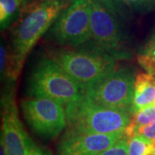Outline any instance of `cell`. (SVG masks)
<instances>
[{"instance_id": "obj_12", "label": "cell", "mask_w": 155, "mask_h": 155, "mask_svg": "<svg viewBox=\"0 0 155 155\" xmlns=\"http://www.w3.org/2000/svg\"><path fill=\"white\" fill-rule=\"evenodd\" d=\"M118 14L127 20L131 13H149L155 11V0H108Z\"/></svg>"}, {"instance_id": "obj_18", "label": "cell", "mask_w": 155, "mask_h": 155, "mask_svg": "<svg viewBox=\"0 0 155 155\" xmlns=\"http://www.w3.org/2000/svg\"><path fill=\"white\" fill-rule=\"evenodd\" d=\"M97 155H127V137L124 134L110 147L104 150Z\"/></svg>"}, {"instance_id": "obj_16", "label": "cell", "mask_w": 155, "mask_h": 155, "mask_svg": "<svg viewBox=\"0 0 155 155\" xmlns=\"http://www.w3.org/2000/svg\"><path fill=\"white\" fill-rule=\"evenodd\" d=\"M151 143L152 141L139 134L127 137V155H144Z\"/></svg>"}, {"instance_id": "obj_15", "label": "cell", "mask_w": 155, "mask_h": 155, "mask_svg": "<svg viewBox=\"0 0 155 155\" xmlns=\"http://www.w3.org/2000/svg\"><path fill=\"white\" fill-rule=\"evenodd\" d=\"M155 122V104L137 111L132 116V121L127 127H136Z\"/></svg>"}, {"instance_id": "obj_5", "label": "cell", "mask_w": 155, "mask_h": 155, "mask_svg": "<svg viewBox=\"0 0 155 155\" xmlns=\"http://www.w3.org/2000/svg\"><path fill=\"white\" fill-rule=\"evenodd\" d=\"M30 97L54 99L64 105L84 95V89L53 58H42L35 66L28 79Z\"/></svg>"}, {"instance_id": "obj_8", "label": "cell", "mask_w": 155, "mask_h": 155, "mask_svg": "<svg viewBox=\"0 0 155 155\" xmlns=\"http://www.w3.org/2000/svg\"><path fill=\"white\" fill-rule=\"evenodd\" d=\"M22 114L34 132L41 137L54 140L67 125L65 105L54 99L30 97L21 103Z\"/></svg>"}, {"instance_id": "obj_13", "label": "cell", "mask_w": 155, "mask_h": 155, "mask_svg": "<svg viewBox=\"0 0 155 155\" xmlns=\"http://www.w3.org/2000/svg\"><path fill=\"white\" fill-rule=\"evenodd\" d=\"M24 6L21 0H0V28L5 30L17 19Z\"/></svg>"}, {"instance_id": "obj_2", "label": "cell", "mask_w": 155, "mask_h": 155, "mask_svg": "<svg viewBox=\"0 0 155 155\" xmlns=\"http://www.w3.org/2000/svg\"><path fill=\"white\" fill-rule=\"evenodd\" d=\"M91 41L117 61L132 58V43L122 17L108 0H90Z\"/></svg>"}, {"instance_id": "obj_7", "label": "cell", "mask_w": 155, "mask_h": 155, "mask_svg": "<svg viewBox=\"0 0 155 155\" xmlns=\"http://www.w3.org/2000/svg\"><path fill=\"white\" fill-rule=\"evenodd\" d=\"M135 77L133 68L117 67L114 72L84 89V93L100 105L131 114Z\"/></svg>"}, {"instance_id": "obj_22", "label": "cell", "mask_w": 155, "mask_h": 155, "mask_svg": "<svg viewBox=\"0 0 155 155\" xmlns=\"http://www.w3.org/2000/svg\"><path fill=\"white\" fill-rule=\"evenodd\" d=\"M0 155H8L5 149V146L2 139H0Z\"/></svg>"}, {"instance_id": "obj_4", "label": "cell", "mask_w": 155, "mask_h": 155, "mask_svg": "<svg viewBox=\"0 0 155 155\" xmlns=\"http://www.w3.org/2000/svg\"><path fill=\"white\" fill-rule=\"evenodd\" d=\"M50 57L61 65L84 91L118 67L116 58L89 43L83 48H65L54 50Z\"/></svg>"}, {"instance_id": "obj_10", "label": "cell", "mask_w": 155, "mask_h": 155, "mask_svg": "<svg viewBox=\"0 0 155 155\" xmlns=\"http://www.w3.org/2000/svg\"><path fill=\"white\" fill-rule=\"evenodd\" d=\"M125 133L83 134L66 131L56 147L57 155H97L110 147Z\"/></svg>"}, {"instance_id": "obj_23", "label": "cell", "mask_w": 155, "mask_h": 155, "mask_svg": "<svg viewBox=\"0 0 155 155\" xmlns=\"http://www.w3.org/2000/svg\"><path fill=\"white\" fill-rule=\"evenodd\" d=\"M21 2L22 3L23 6H24V7H26L27 5H28V3L29 2V0H21Z\"/></svg>"}, {"instance_id": "obj_21", "label": "cell", "mask_w": 155, "mask_h": 155, "mask_svg": "<svg viewBox=\"0 0 155 155\" xmlns=\"http://www.w3.org/2000/svg\"><path fill=\"white\" fill-rule=\"evenodd\" d=\"M144 155H155V147L153 144V142L150 144V146L147 147Z\"/></svg>"}, {"instance_id": "obj_20", "label": "cell", "mask_w": 155, "mask_h": 155, "mask_svg": "<svg viewBox=\"0 0 155 155\" xmlns=\"http://www.w3.org/2000/svg\"><path fill=\"white\" fill-rule=\"evenodd\" d=\"M25 155H52V153L48 149H45L37 144H35L31 140L28 146V152Z\"/></svg>"}, {"instance_id": "obj_14", "label": "cell", "mask_w": 155, "mask_h": 155, "mask_svg": "<svg viewBox=\"0 0 155 155\" xmlns=\"http://www.w3.org/2000/svg\"><path fill=\"white\" fill-rule=\"evenodd\" d=\"M137 61L146 72L155 75V30L139 51Z\"/></svg>"}, {"instance_id": "obj_6", "label": "cell", "mask_w": 155, "mask_h": 155, "mask_svg": "<svg viewBox=\"0 0 155 155\" xmlns=\"http://www.w3.org/2000/svg\"><path fill=\"white\" fill-rule=\"evenodd\" d=\"M90 0H71L46 34L49 41L66 48H80L91 41Z\"/></svg>"}, {"instance_id": "obj_17", "label": "cell", "mask_w": 155, "mask_h": 155, "mask_svg": "<svg viewBox=\"0 0 155 155\" xmlns=\"http://www.w3.org/2000/svg\"><path fill=\"white\" fill-rule=\"evenodd\" d=\"M124 133L127 137H130L134 134H139L153 142L155 140V122L140 127H127Z\"/></svg>"}, {"instance_id": "obj_1", "label": "cell", "mask_w": 155, "mask_h": 155, "mask_svg": "<svg viewBox=\"0 0 155 155\" xmlns=\"http://www.w3.org/2000/svg\"><path fill=\"white\" fill-rule=\"evenodd\" d=\"M70 2L71 0H39L38 3L27 8L11 35V51L5 77L8 83H13L18 78L30 51Z\"/></svg>"}, {"instance_id": "obj_24", "label": "cell", "mask_w": 155, "mask_h": 155, "mask_svg": "<svg viewBox=\"0 0 155 155\" xmlns=\"http://www.w3.org/2000/svg\"><path fill=\"white\" fill-rule=\"evenodd\" d=\"M38 1H39V0H38Z\"/></svg>"}, {"instance_id": "obj_19", "label": "cell", "mask_w": 155, "mask_h": 155, "mask_svg": "<svg viewBox=\"0 0 155 155\" xmlns=\"http://www.w3.org/2000/svg\"><path fill=\"white\" fill-rule=\"evenodd\" d=\"M7 65H8V54H7L5 44L2 41L1 48H0V73H1V79H4L5 77Z\"/></svg>"}, {"instance_id": "obj_11", "label": "cell", "mask_w": 155, "mask_h": 155, "mask_svg": "<svg viewBox=\"0 0 155 155\" xmlns=\"http://www.w3.org/2000/svg\"><path fill=\"white\" fill-rule=\"evenodd\" d=\"M155 104V75L147 72L139 73L134 85L131 114Z\"/></svg>"}, {"instance_id": "obj_9", "label": "cell", "mask_w": 155, "mask_h": 155, "mask_svg": "<svg viewBox=\"0 0 155 155\" xmlns=\"http://www.w3.org/2000/svg\"><path fill=\"white\" fill-rule=\"evenodd\" d=\"M8 83L1 98L2 127L0 139L3 140L8 155H25L31 139L25 131L17 110L14 89Z\"/></svg>"}, {"instance_id": "obj_3", "label": "cell", "mask_w": 155, "mask_h": 155, "mask_svg": "<svg viewBox=\"0 0 155 155\" xmlns=\"http://www.w3.org/2000/svg\"><path fill=\"white\" fill-rule=\"evenodd\" d=\"M67 131L83 134L124 133L132 121L127 111L100 105L84 95L74 102L65 105Z\"/></svg>"}]
</instances>
